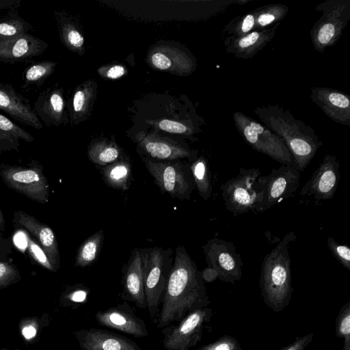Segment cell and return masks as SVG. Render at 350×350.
Here are the masks:
<instances>
[{
	"label": "cell",
	"mask_w": 350,
	"mask_h": 350,
	"mask_svg": "<svg viewBox=\"0 0 350 350\" xmlns=\"http://www.w3.org/2000/svg\"><path fill=\"white\" fill-rule=\"evenodd\" d=\"M157 327L180 321L189 313L210 304L204 282L184 246L175 250L172 268L161 301Z\"/></svg>",
	"instance_id": "obj_1"
},
{
	"label": "cell",
	"mask_w": 350,
	"mask_h": 350,
	"mask_svg": "<svg viewBox=\"0 0 350 350\" xmlns=\"http://www.w3.org/2000/svg\"><path fill=\"white\" fill-rule=\"evenodd\" d=\"M253 111L262 124L282 139L295 167L303 172L323 145L314 130L279 105L260 106Z\"/></svg>",
	"instance_id": "obj_2"
},
{
	"label": "cell",
	"mask_w": 350,
	"mask_h": 350,
	"mask_svg": "<svg viewBox=\"0 0 350 350\" xmlns=\"http://www.w3.org/2000/svg\"><path fill=\"white\" fill-rule=\"evenodd\" d=\"M296 239L293 232L282 239L264 258L260 270V288L265 304L275 312L289 304L293 291L288 247Z\"/></svg>",
	"instance_id": "obj_3"
},
{
	"label": "cell",
	"mask_w": 350,
	"mask_h": 350,
	"mask_svg": "<svg viewBox=\"0 0 350 350\" xmlns=\"http://www.w3.org/2000/svg\"><path fill=\"white\" fill-rule=\"evenodd\" d=\"M144 271L146 306L153 323H157L159 308L174 262L171 247L139 248Z\"/></svg>",
	"instance_id": "obj_4"
},
{
	"label": "cell",
	"mask_w": 350,
	"mask_h": 350,
	"mask_svg": "<svg viewBox=\"0 0 350 350\" xmlns=\"http://www.w3.org/2000/svg\"><path fill=\"white\" fill-rule=\"evenodd\" d=\"M141 159L163 193L179 200H190L195 187L190 163L181 159L158 161L145 157Z\"/></svg>",
	"instance_id": "obj_5"
},
{
	"label": "cell",
	"mask_w": 350,
	"mask_h": 350,
	"mask_svg": "<svg viewBox=\"0 0 350 350\" xmlns=\"http://www.w3.org/2000/svg\"><path fill=\"white\" fill-rule=\"evenodd\" d=\"M322 13L310 36L316 51L323 53L340 38L350 20V0H325L315 6Z\"/></svg>",
	"instance_id": "obj_6"
},
{
	"label": "cell",
	"mask_w": 350,
	"mask_h": 350,
	"mask_svg": "<svg viewBox=\"0 0 350 350\" xmlns=\"http://www.w3.org/2000/svg\"><path fill=\"white\" fill-rule=\"evenodd\" d=\"M232 117L239 133L254 150L282 165H294L288 148L269 129L241 111L234 112Z\"/></svg>",
	"instance_id": "obj_7"
},
{
	"label": "cell",
	"mask_w": 350,
	"mask_h": 350,
	"mask_svg": "<svg viewBox=\"0 0 350 350\" xmlns=\"http://www.w3.org/2000/svg\"><path fill=\"white\" fill-rule=\"evenodd\" d=\"M43 166L32 160L25 166L0 164V176L10 189L42 204L49 200V185Z\"/></svg>",
	"instance_id": "obj_8"
},
{
	"label": "cell",
	"mask_w": 350,
	"mask_h": 350,
	"mask_svg": "<svg viewBox=\"0 0 350 350\" xmlns=\"http://www.w3.org/2000/svg\"><path fill=\"white\" fill-rule=\"evenodd\" d=\"M301 172L294 165H282L267 176H259L253 185L260 202L254 211L262 213L293 196L299 185Z\"/></svg>",
	"instance_id": "obj_9"
},
{
	"label": "cell",
	"mask_w": 350,
	"mask_h": 350,
	"mask_svg": "<svg viewBox=\"0 0 350 350\" xmlns=\"http://www.w3.org/2000/svg\"><path fill=\"white\" fill-rule=\"evenodd\" d=\"M260 174L256 168L241 167L237 176L221 185L220 189L225 206L234 216L254 211L260 202V194L254 189L253 185Z\"/></svg>",
	"instance_id": "obj_10"
},
{
	"label": "cell",
	"mask_w": 350,
	"mask_h": 350,
	"mask_svg": "<svg viewBox=\"0 0 350 350\" xmlns=\"http://www.w3.org/2000/svg\"><path fill=\"white\" fill-rule=\"evenodd\" d=\"M208 307L187 314L176 325L170 324L161 329L163 346L165 350H189L200 341L204 326L212 316Z\"/></svg>",
	"instance_id": "obj_11"
},
{
	"label": "cell",
	"mask_w": 350,
	"mask_h": 350,
	"mask_svg": "<svg viewBox=\"0 0 350 350\" xmlns=\"http://www.w3.org/2000/svg\"><path fill=\"white\" fill-rule=\"evenodd\" d=\"M133 139L141 157L158 161L187 159L189 163L198 157V150L191 149L187 144L161 136L155 132L139 131Z\"/></svg>",
	"instance_id": "obj_12"
},
{
	"label": "cell",
	"mask_w": 350,
	"mask_h": 350,
	"mask_svg": "<svg viewBox=\"0 0 350 350\" xmlns=\"http://www.w3.org/2000/svg\"><path fill=\"white\" fill-rule=\"evenodd\" d=\"M202 249L207 267L217 272L219 280L234 284L241 278L243 261L232 242L213 238Z\"/></svg>",
	"instance_id": "obj_13"
},
{
	"label": "cell",
	"mask_w": 350,
	"mask_h": 350,
	"mask_svg": "<svg viewBox=\"0 0 350 350\" xmlns=\"http://www.w3.org/2000/svg\"><path fill=\"white\" fill-rule=\"evenodd\" d=\"M339 170L340 164L336 157L326 154L303 186L301 196L312 197L316 202L332 199L340 181Z\"/></svg>",
	"instance_id": "obj_14"
},
{
	"label": "cell",
	"mask_w": 350,
	"mask_h": 350,
	"mask_svg": "<svg viewBox=\"0 0 350 350\" xmlns=\"http://www.w3.org/2000/svg\"><path fill=\"white\" fill-rule=\"evenodd\" d=\"M148 64L152 68L179 76H188L196 68L195 57L170 44H158L149 51Z\"/></svg>",
	"instance_id": "obj_15"
},
{
	"label": "cell",
	"mask_w": 350,
	"mask_h": 350,
	"mask_svg": "<svg viewBox=\"0 0 350 350\" xmlns=\"http://www.w3.org/2000/svg\"><path fill=\"white\" fill-rule=\"evenodd\" d=\"M12 221L16 227L23 228L33 236L57 271L60 265L58 243L51 227L23 211H15Z\"/></svg>",
	"instance_id": "obj_16"
},
{
	"label": "cell",
	"mask_w": 350,
	"mask_h": 350,
	"mask_svg": "<svg viewBox=\"0 0 350 350\" xmlns=\"http://www.w3.org/2000/svg\"><path fill=\"white\" fill-rule=\"evenodd\" d=\"M95 317L99 325L135 338L146 337L148 335L144 321L136 315L126 301L106 310L97 312Z\"/></svg>",
	"instance_id": "obj_17"
},
{
	"label": "cell",
	"mask_w": 350,
	"mask_h": 350,
	"mask_svg": "<svg viewBox=\"0 0 350 350\" xmlns=\"http://www.w3.org/2000/svg\"><path fill=\"white\" fill-rule=\"evenodd\" d=\"M33 109L46 126H59L68 122L64 89L54 85L42 92L33 104Z\"/></svg>",
	"instance_id": "obj_18"
},
{
	"label": "cell",
	"mask_w": 350,
	"mask_h": 350,
	"mask_svg": "<svg viewBox=\"0 0 350 350\" xmlns=\"http://www.w3.org/2000/svg\"><path fill=\"white\" fill-rule=\"evenodd\" d=\"M312 101L334 122L350 126V98L339 90L325 87H312Z\"/></svg>",
	"instance_id": "obj_19"
},
{
	"label": "cell",
	"mask_w": 350,
	"mask_h": 350,
	"mask_svg": "<svg viewBox=\"0 0 350 350\" xmlns=\"http://www.w3.org/2000/svg\"><path fill=\"white\" fill-rule=\"evenodd\" d=\"M121 298L131 301L141 308H147L144 282L143 265L139 248H134L122 268Z\"/></svg>",
	"instance_id": "obj_20"
},
{
	"label": "cell",
	"mask_w": 350,
	"mask_h": 350,
	"mask_svg": "<svg viewBox=\"0 0 350 350\" xmlns=\"http://www.w3.org/2000/svg\"><path fill=\"white\" fill-rule=\"evenodd\" d=\"M280 25L278 23L262 30H254L240 38L226 36L223 40L225 51L238 59H250L271 42Z\"/></svg>",
	"instance_id": "obj_21"
},
{
	"label": "cell",
	"mask_w": 350,
	"mask_h": 350,
	"mask_svg": "<svg viewBox=\"0 0 350 350\" xmlns=\"http://www.w3.org/2000/svg\"><path fill=\"white\" fill-rule=\"evenodd\" d=\"M74 334L83 350H142L131 339L105 329H83Z\"/></svg>",
	"instance_id": "obj_22"
},
{
	"label": "cell",
	"mask_w": 350,
	"mask_h": 350,
	"mask_svg": "<svg viewBox=\"0 0 350 350\" xmlns=\"http://www.w3.org/2000/svg\"><path fill=\"white\" fill-rule=\"evenodd\" d=\"M0 109L25 125L38 130L43 128L29 100L10 83L0 82Z\"/></svg>",
	"instance_id": "obj_23"
},
{
	"label": "cell",
	"mask_w": 350,
	"mask_h": 350,
	"mask_svg": "<svg viewBox=\"0 0 350 350\" xmlns=\"http://www.w3.org/2000/svg\"><path fill=\"white\" fill-rule=\"evenodd\" d=\"M49 47L44 40L29 33L0 42V62L16 63L40 55Z\"/></svg>",
	"instance_id": "obj_24"
},
{
	"label": "cell",
	"mask_w": 350,
	"mask_h": 350,
	"mask_svg": "<svg viewBox=\"0 0 350 350\" xmlns=\"http://www.w3.org/2000/svg\"><path fill=\"white\" fill-rule=\"evenodd\" d=\"M96 89L94 80L87 81L75 89L68 104L71 125H77L88 118L95 100Z\"/></svg>",
	"instance_id": "obj_25"
},
{
	"label": "cell",
	"mask_w": 350,
	"mask_h": 350,
	"mask_svg": "<svg viewBox=\"0 0 350 350\" xmlns=\"http://www.w3.org/2000/svg\"><path fill=\"white\" fill-rule=\"evenodd\" d=\"M104 183L109 187L121 191L129 189L132 183V165L129 157L123 155L116 161L105 165H96Z\"/></svg>",
	"instance_id": "obj_26"
},
{
	"label": "cell",
	"mask_w": 350,
	"mask_h": 350,
	"mask_svg": "<svg viewBox=\"0 0 350 350\" xmlns=\"http://www.w3.org/2000/svg\"><path fill=\"white\" fill-rule=\"evenodd\" d=\"M54 16L62 43L72 52L84 53V37L77 21L64 11H55Z\"/></svg>",
	"instance_id": "obj_27"
},
{
	"label": "cell",
	"mask_w": 350,
	"mask_h": 350,
	"mask_svg": "<svg viewBox=\"0 0 350 350\" xmlns=\"http://www.w3.org/2000/svg\"><path fill=\"white\" fill-rule=\"evenodd\" d=\"M28 143L33 137L10 119L0 113V154L8 151H19L20 141Z\"/></svg>",
	"instance_id": "obj_28"
},
{
	"label": "cell",
	"mask_w": 350,
	"mask_h": 350,
	"mask_svg": "<svg viewBox=\"0 0 350 350\" xmlns=\"http://www.w3.org/2000/svg\"><path fill=\"white\" fill-rule=\"evenodd\" d=\"M123 150L114 139L98 138L92 140L88 148V156L91 162L98 166H105L118 160Z\"/></svg>",
	"instance_id": "obj_29"
},
{
	"label": "cell",
	"mask_w": 350,
	"mask_h": 350,
	"mask_svg": "<svg viewBox=\"0 0 350 350\" xmlns=\"http://www.w3.org/2000/svg\"><path fill=\"white\" fill-rule=\"evenodd\" d=\"M190 170L198 194L203 200H208L212 194L213 185L208 160L204 156L198 157L190 163Z\"/></svg>",
	"instance_id": "obj_30"
},
{
	"label": "cell",
	"mask_w": 350,
	"mask_h": 350,
	"mask_svg": "<svg viewBox=\"0 0 350 350\" xmlns=\"http://www.w3.org/2000/svg\"><path fill=\"white\" fill-rule=\"evenodd\" d=\"M104 240L103 230H100L90 236L78 248L75 257L76 267H86L97 258Z\"/></svg>",
	"instance_id": "obj_31"
},
{
	"label": "cell",
	"mask_w": 350,
	"mask_h": 350,
	"mask_svg": "<svg viewBox=\"0 0 350 350\" xmlns=\"http://www.w3.org/2000/svg\"><path fill=\"white\" fill-rule=\"evenodd\" d=\"M256 10L254 30H262L280 23L286 16L289 8L286 5L275 3L260 6Z\"/></svg>",
	"instance_id": "obj_32"
},
{
	"label": "cell",
	"mask_w": 350,
	"mask_h": 350,
	"mask_svg": "<svg viewBox=\"0 0 350 350\" xmlns=\"http://www.w3.org/2000/svg\"><path fill=\"white\" fill-rule=\"evenodd\" d=\"M32 26L16 12H8L0 17V42L22 33H28Z\"/></svg>",
	"instance_id": "obj_33"
},
{
	"label": "cell",
	"mask_w": 350,
	"mask_h": 350,
	"mask_svg": "<svg viewBox=\"0 0 350 350\" xmlns=\"http://www.w3.org/2000/svg\"><path fill=\"white\" fill-rule=\"evenodd\" d=\"M57 64L55 62L44 60L31 64L25 70L22 88L31 85L41 86L54 72Z\"/></svg>",
	"instance_id": "obj_34"
},
{
	"label": "cell",
	"mask_w": 350,
	"mask_h": 350,
	"mask_svg": "<svg viewBox=\"0 0 350 350\" xmlns=\"http://www.w3.org/2000/svg\"><path fill=\"white\" fill-rule=\"evenodd\" d=\"M256 16V10L254 9L234 18L224 26V33L235 38L245 36L254 30Z\"/></svg>",
	"instance_id": "obj_35"
},
{
	"label": "cell",
	"mask_w": 350,
	"mask_h": 350,
	"mask_svg": "<svg viewBox=\"0 0 350 350\" xmlns=\"http://www.w3.org/2000/svg\"><path fill=\"white\" fill-rule=\"evenodd\" d=\"M150 124L159 130L167 133L192 136L200 130L198 127L187 122L168 119L150 120Z\"/></svg>",
	"instance_id": "obj_36"
},
{
	"label": "cell",
	"mask_w": 350,
	"mask_h": 350,
	"mask_svg": "<svg viewBox=\"0 0 350 350\" xmlns=\"http://www.w3.org/2000/svg\"><path fill=\"white\" fill-rule=\"evenodd\" d=\"M335 330L336 336L344 340L342 350H350V301L340 310L336 320Z\"/></svg>",
	"instance_id": "obj_37"
},
{
	"label": "cell",
	"mask_w": 350,
	"mask_h": 350,
	"mask_svg": "<svg viewBox=\"0 0 350 350\" xmlns=\"http://www.w3.org/2000/svg\"><path fill=\"white\" fill-rule=\"evenodd\" d=\"M26 242L28 255L35 262L51 271H57L43 250L29 233L26 234Z\"/></svg>",
	"instance_id": "obj_38"
},
{
	"label": "cell",
	"mask_w": 350,
	"mask_h": 350,
	"mask_svg": "<svg viewBox=\"0 0 350 350\" xmlns=\"http://www.w3.org/2000/svg\"><path fill=\"white\" fill-rule=\"evenodd\" d=\"M328 248L336 260L348 271L350 270V248L345 244H340L334 238L327 239Z\"/></svg>",
	"instance_id": "obj_39"
},
{
	"label": "cell",
	"mask_w": 350,
	"mask_h": 350,
	"mask_svg": "<svg viewBox=\"0 0 350 350\" xmlns=\"http://www.w3.org/2000/svg\"><path fill=\"white\" fill-rule=\"evenodd\" d=\"M21 275L16 266L7 261H0V287L17 282Z\"/></svg>",
	"instance_id": "obj_40"
},
{
	"label": "cell",
	"mask_w": 350,
	"mask_h": 350,
	"mask_svg": "<svg viewBox=\"0 0 350 350\" xmlns=\"http://www.w3.org/2000/svg\"><path fill=\"white\" fill-rule=\"evenodd\" d=\"M238 340L228 335L220 337L213 342L202 346L196 350H241Z\"/></svg>",
	"instance_id": "obj_41"
},
{
	"label": "cell",
	"mask_w": 350,
	"mask_h": 350,
	"mask_svg": "<svg viewBox=\"0 0 350 350\" xmlns=\"http://www.w3.org/2000/svg\"><path fill=\"white\" fill-rule=\"evenodd\" d=\"M98 75L107 79H118L127 73L126 68L120 64H111L100 66L97 70Z\"/></svg>",
	"instance_id": "obj_42"
},
{
	"label": "cell",
	"mask_w": 350,
	"mask_h": 350,
	"mask_svg": "<svg viewBox=\"0 0 350 350\" xmlns=\"http://www.w3.org/2000/svg\"><path fill=\"white\" fill-rule=\"evenodd\" d=\"M313 334L309 333L301 337L296 338L292 343L280 350H305L306 347L312 340Z\"/></svg>",
	"instance_id": "obj_43"
},
{
	"label": "cell",
	"mask_w": 350,
	"mask_h": 350,
	"mask_svg": "<svg viewBox=\"0 0 350 350\" xmlns=\"http://www.w3.org/2000/svg\"><path fill=\"white\" fill-rule=\"evenodd\" d=\"M90 290L84 286L75 288L68 295V299L74 303H83L87 300Z\"/></svg>",
	"instance_id": "obj_44"
},
{
	"label": "cell",
	"mask_w": 350,
	"mask_h": 350,
	"mask_svg": "<svg viewBox=\"0 0 350 350\" xmlns=\"http://www.w3.org/2000/svg\"><path fill=\"white\" fill-rule=\"evenodd\" d=\"M12 254V243L10 238L5 237L0 232V261H5Z\"/></svg>",
	"instance_id": "obj_45"
},
{
	"label": "cell",
	"mask_w": 350,
	"mask_h": 350,
	"mask_svg": "<svg viewBox=\"0 0 350 350\" xmlns=\"http://www.w3.org/2000/svg\"><path fill=\"white\" fill-rule=\"evenodd\" d=\"M21 0H0V12H16L21 6Z\"/></svg>",
	"instance_id": "obj_46"
},
{
	"label": "cell",
	"mask_w": 350,
	"mask_h": 350,
	"mask_svg": "<svg viewBox=\"0 0 350 350\" xmlns=\"http://www.w3.org/2000/svg\"><path fill=\"white\" fill-rule=\"evenodd\" d=\"M204 282H212L218 278L217 272L213 268L206 267L201 271Z\"/></svg>",
	"instance_id": "obj_47"
},
{
	"label": "cell",
	"mask_w": 350,
	"mask_h": 350,
	"mask_svg": "<svg viewBox=\"0 0 350 350\" xmlns=\"http://www.w3.org/2000/svg\"><path fill=\"white\" fill-rule=\"evenodd\" d=\"M21 333L25 339L29 340L36 336L37 329L33 325L28 324L23 327Z\"/></svg>",
	"instance_id": "obj_48"
},
{
	"label": "cell",
	"mask_w": 350,
	"mask_h": 350,
	"mask_svg": "<svg viewBox=\"0 0 350 350\" xmlns=\"http://www.w3.org/2000/svg\"><path fill=\"white\" fill-rule=\"evenodd\" d=\"M5 230V220L0 208V232H4Z\"/></svg>",
	"instance_id": "obj_49"
},
{
	"label": "cell",
	"mask_w": 350,
	"mask_h": 350,
	"mask_svg": "<svg viewBox=\"0 0 350 350\" xmlns=\"http://www.w3.org/2000/svg\"><path fill=\"white\" fill-rule=\"evenodd\" d=\"M242 350V349H241Z\"/></svg>",
	"instance_id": "obj_50"
}]
</instances>
